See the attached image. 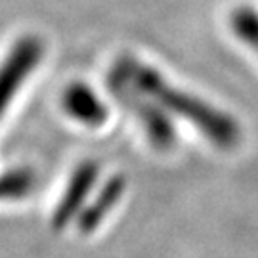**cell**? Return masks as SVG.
<instances>
[{"mask_svg": "<svg viewBox=\"0 0 258 258\" xmlns=\"http://www.w3.org/2000/svg\"><path fill=\"white\" fill-rule=\"evenodd\" d=\"M96 178H98V165L96 163H84L77 168L61 201L55 207L54 228H63L65 224L73 218V214L83 207L84 199L88 197L92 185L96 184Z\"/></svg>", "mask_w": 258, "mask_h": 258, "instance_id": "5", "label": "cell"}, {"mask_svg": "<svg viewBox=\"0 0 258 258\" xmlns=\"http://www.w3.org/2000/svg\"><path fill=\"white\" fill-rule=\"evenodd\" d=\"M113 86H115V92L120 94L124 103L132 107V111L136 113V119L140 120L142 128L146 130L149 142L157 149L172 148L176 144V134L170 120L166 117L165 109L159 107L155 102H151L148 96H144L136 88H132L130 84L122 83L119 79H113Z\"/></svg>", "mask_w": 258, "mask_h": 258, "instance_id": "2", "label": "cell"}, {"mask_svg": "<svg viewBox=\"0 0 258 258\" xmlns=\"http://www.w3.org/2000/svg\"><path fill=\"white\" fill-rule=\"evenodd\" d=\"M42 44L35 37L19 40L10 55L0 65V119L8 107L10 100L16 96L23 81L35 71L40 61Z\"/></svg>", "mask_w": 258, "mask_h": 258, "instance_id": "3", "label": "cell"}, {"mask_svg": "<svg viewBox=\"0 0 258 258\" xmlns=\"http://www.w3.org/2000/svg\"><path fill=\"white\" fill-rule=\"evenodd\" d=\"M61 103L65 113L84 126H92V128L103 126V122L109 117L105 103L98 98V94L90 86L83 83L71 84L65 90Z\"/></svg>", "mask_w": 258, "mask_h": 258, "instance_id": "4", "label": "cell"}, {"mask_svg": "<svg viewBox=\"0 0 258 258\" xmlns=\"http://www.w3.org/2000/svg\"><path fill=\"white\" fill-rule=\"evenodd\" d=\"M113 79L130 84L138 92L148 96L151 102H155L159 107L187 120L216 148L231 149L239 144V126L230 115H224L222 111L205 103L203 100L189 96L184 90L166 83L155 69L144 65L138 59H120L115 65Z\"/></svg>", "mask_w": 258, "mask_h": 258, "instance_id": "1", "label": "cell"}, {"mask_svg": "<svg viewBox=\"0 0 258 258\" xmlns=\"http://www.w3.org/2000/svg\"><path fill=\"white\" fill-rule=\"evenodd\" d=\"M230 25L235 37L258 52V14L250 8H235L231 12Z\"/></svg>", "mask_w": 258, "mask_h": 258, "instance_id": "7", "label": "cell"}, {"mask_svg": "<svg viewBox=\"0 0 258 258\" xmlns=\"http://www.w3.org/2000/svg\"><path fill=\"white\" fill-rule=\"evenodd\" d=\"M122 189H124L122 178H113L109 184L105 185V189L100 194L98 201L84 212V216L81 218V228H83L84 231L94 230V228L103 220V216L117 205L120 194H122Z\"/></svg>", "mask_w": 258, "mask_h": 258, "instance_id": "6", "label": "cell"}, {"mask_svg": "<svg viewBox=\"0 0 258 258\" xmlns=\"http://www.w3.org/2000/svg\"><path fill=\"white\" fill-rule=\"evenodd\" d=\"M33 184L29 172H14L0 180V197H18L23 195Z\"/></svg>", "mask_w": 258, "mask_h": 258, "instance_id": "8", "label": "cell"}]
</instances>
